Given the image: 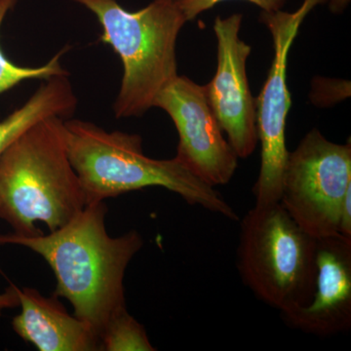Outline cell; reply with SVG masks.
I'll list each match as a JSON object with an SVG mask.
<instances>
[{"label":"cell","mask_w":351,"mask_h":351,"mask_svg":"<svg viewBox=\"0 0 351 351\" xmlns=\"http://www.w3.org/2000/svg\"><path fill=\"white\" fill-rule=\"evenodd\" d=\"M69 161L77 175L86 205L131 191L159 186L232 221L239 217L214 186L193 174L177 157L154 159L137 134L108 132L91 122L64 120Z\"/></svg>","instance_id":"2"},{"label":"cell","mask_w":351,"mask_h":351,"mask_svg":"<svg viewBox=\"0 0 351 351\" xmlns=\"http://www.w3.org/2000/svg\"><path fill=\"white\" fill-rule=\"evenodd\" d=\"M105 201L92 203L49 234H0V246L25 247L44 258L56 278L54 294L71 304L73 314L98 334L126 311L124 276L144 246L137 230L112 237L108 233Z\"/></svg>","instance_id":"1"},{"label":"cell","mask_w":351,"mask_h":351,"mask_svg":"<svg viewBox=\"0 0 351 351\" xmlns=\"http://www.w3.org/2000/svg\"><path fill=\"white\" fill-rule=\"evenodd\" d=\"M18 0H0V29L9 11ZM66 48L60 51L48 63L39 66H22L14 64L4 55L0 47V95L5 93L20 83L29 80H49L57 75H69L61 64V57Z\"/></svg>","instance_id":"13"},{"label":"cell","mask_w":351,"mask_h":351,"mask_svg":"<svg viewBox=\"0 0 351 351\" xmlns=\"http://www.w3.org/2000/svg\"><path fill=\"white\" fill-rule=\"evenodd\" d=\"M316 239L280 203L258 205L240 223L237 269L244 285L280 313L307 304L313 287Z\"/></svg>","instance_id":"5"},{"label":"cell","mask_w":351,"mask_h":351,"mask_svg":"<svg viewBox=\"0 0 351 351\" xmlns=\"http://www.w3.org/2000/svg\"><path fill=\"white\" fill-rule=\"evenodd\" d=\"M100 22V40L119 55L123 76L113 105L117 119L142 117L178 75L176 46L186 18L175 0H154L131 12L117 0H71Z\"/></svg>","instance_id":"4"},{"label":"cell","mask_w":351,"mask_h":351,"mask_svg":"<svg viewBox=\"0 0 351 351\" xmlns=\"http://www.w3.org/2000/svg\"><path fill=\"white\" fill-rule=\"evenodd\" d=\"M20 313L14 332L40 351H98L100 339L89 325L69 314L56 295L47 298L34 288L17 287Z\"/></svg>","instance_id":"11"},{"label":"cell","mask_w":351,"mask_h":351,"mask_svg":"<svg viewBox=\"0 0 351 351\" xmlns=\"http://www.w3.org/2000/svg\"><path fill=\"white\" fill-rule=\"evenodd\" d=\"M19 306L17 286L11 284L4 292L0 293V318L7 309H13Z\"/></svg>","instance_id":"16"},{"label":"cell","mask_w":351,"mask_h":351,"mask_svg":"<svg viewBox=\"0 0 351 351\" xmlns=\"http://www.w3.org/2000/svg\"><path fill=\"white\" fill-rule=\"evenodd\" d=\"M328 1L304 0L293 13L282 10L261 13L260 21L272 36L274 55L267 80L256 100L258 140L262 145L260 174L254 186L256 204H271L280 200L282 173L289 154L286 121L292 105L287 84L289 52L306 16Z\"/></svg>","instance_id":"7"},{"label":"cell","mask_w":351,"mask_h":351,"mask_svg":"<svg viewBox=\"0 0 351 351\" xmlns=\"http://www.w3.org/2000/svg\"><path fill=\"white\" fill-rule=\"evenodd\" d=\"M241 14L218 16L213 29L218 41V66L204 90L221 130L239 158H247L258 145L256 99L252 96L247 60L251 46L239 36Z\"/></svg>","instance_id":"9"},{"label":"cell","mask_w":351,"mask_h":351,"mask_svg":"<svg viewBox=\"0 0 351 351\" xmlns=\"http://www.w3.org/2000/svg\"><path fill=\"white\" fill-rule=\"evenodd\" d=\"M351 191V144L309 131L289 152L281 181V206L314 239L339 234L341 207Z\"/></svg>","instance_id":"6"},{"label":"cell","mask_w":351,"mask_h":351,"mask_svg":"<svg viewBox=\"0 0 351 351\" xmlns=\"http://www.w3.org/2000/svg\"><path fill=\"white\" fill-rule=\"evenodd\" d=\"M293 329L327 337L351 327V239L341 235L316 239L313 293L306 304L282 313Z\"/></svg>","instance_id":"10"},{"label":"cell","mask_w":351,"mask_h":351,"mask_svg":"<svg viewBox=\"0 0 351 351\" xmlns=\"http://www.w3.org/2000/svg\"><path fill=\"white\" fill-rule=\"evenodd\" d=\"M181 9L186 22L195 20L199 14L210 10L212 7L226 0H175ZM260 7L263 12H276L281 10L287 0H246Z\"/></svg>","instance_id":"15"},{"label":"cell","mask_w":351,"mask_h":351,"mask_svg":"<svg viewBox=\"0 0 351 351\" xmlns=\"http://www.w3.org/2000/svg\"><path fill=\"white\" fill-rule=\"evenodd\" d=\"M350 1L351 0H329L330 10L335 14L343 13Z\"/></svg>","instance_id":"17"},{"label":"cell","mask_w":351,"mask_h":351,"mask_svg":"<svg viewBox=\"0 0 351 351\" xmlns=\"http://www.w3.org/2000/svg\"><path fill=\"white\" fill-rule=\"evenodd\" d=\"M64 120H41L0 156V219L14 234H41L38 223L54 232L86 206L64 144Z\"/></svg>","instance_id":"3"},{"label":"cell","mask_w":351,"mask_h":351,"mask_svg":"<svg viewBox=\"0 0 351 351\" xmlns=\"http://www.w3.org/2000/svg\"><path fill=\"white\" fill-rule=\"evenodd\" d=\"M154 107L165 110L174 122L179 134L176 157L210 186L228 184L239 157L223 137L204 86L178 75L156 97Z\"/></svg>","instance_id":"8"},{"label":"cell","mask_w":351,"mask_h":351,"mask_svg":"<svg viewBox=\"0 0 351 351\" xmlns=\"http://www.w3.org/2000/svg\"><path fill=\"white\" fill-rule=\"evenodd\" d=\"M44 82L29 100L0 120V156L16 138L41 120L52 117L66 119L75 112L77 99L69 75Z\"/></svg>","instance_id":"12"},{"label":"cell","mask_w":351,"mask_h":351,"mask_svg":"<svg viewBox=\"0 0 351 351\" xmlns=\"http://www.w3.org/2000/svg\"><path fill=\"white\" fill-rule=\"evenodd\" d=\"M100 350L154 351L145 327L128 311L108 321L100 332Z\"/></svg>","instance_id":"14"}]
</instances>
